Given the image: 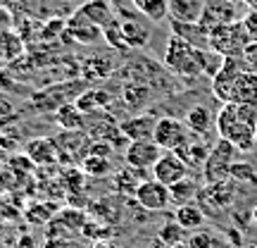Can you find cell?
I'll return each mask as SVG.
<instances>
[{"label": "cell", "instance_id": "1", "mask_svg": "<svg viewBox=\"0 0 257 248\" xmlns=\"http://www.w3.org/2000/svg\"><path fill=\"white\" fill-rule=\"evenodd\" d=\"M210 64V48H195L181 36L172 34L165 48V67L176 76L186 79H198L207 74Z\"/></svg>", "mask_w": 257, "mask_h": 248}, {"label": "cell", "instance_id": "2", "mask_svg": "<svg viewBox=\"0 0 257 248\" xmlns=\"http://www.w3.org/2000/svg\"><path fill=\"white\" fill-rule=\"evenodd\" d=\"M217 134H219V138L231 141L240 153H248V150H252L257 146L255 127L240 122L236 103H224L221 110L217 112Z\"/></svg>", "mask_w": 257, "mask_h": 248}, {"label": "cell", "instance_id": "3", "mask_svg": "<svg viewBox=\"0 0 257 248\" xmlns=\"http://www.w3.org/2000/svg\"><path fill=\"white\" fill-rule=\"evenodd\" d=\"M250 41L252 38H250L243 19L231 22V24H221V27L210 31V50L219 53L221 57H240Z\"/></svg>", "mask_w": 257, "mask_h": 248}, {"label": "cell", "instance_id": "4", "mask_svg": "<svg viewBox=\"0 0 257 248\" xmlns=\"http://www.w3.org/2000/svg\"><path fill=\"white\" fill-rule=\"evenodd\" d=\"M240 150L231 141L226 138H219L214 146L210 148V155L205 160V165H202V177H205V182L212 184V182H224V179H229V172H231V165L236 162V155H238Z\"/></svg>", "mask_w": 257, "mask_h": 248}, {"label": "cell", "instance_id": "5", "mask_svg": "<svg viewBox=\"0 0 257 248\" xmlns=\"http://www.w3.org/2000/svg\"><path fill=\"white\" fill-rule=\"evenodd\" d=\"M153 141L167 153H176L191 143V129L176 117H157Z\"/></svg>", "mask_w": 257, "mask_h": 248}, {"label": "cell", "instance_id": "6", "mask_svg": "<svg viewBox=\"0 0 257 248\" xmlns=\"http://www.w3.org/2000/svg\"><path fill=\"white\" fill-rule=\"evenodd\" d=\"M74 93H76V96L83 93L81 79H79V81H64V84H60V86H50L46 91L34 93V96H31V108L36 112H48V110L57 112L62 105L69 103V98H72Z\"/></svg>", "mask_w": 257, "mask_h": 248}, {"label": "cell", "instance_id": "7", "mask_svg": "<svg viewBox=\"0 0 257 248\" xmlns=\"http://www.w3.org/2000/svg\"><path fill=\"white\" fill-rule=\"evenodd\" d=\"M243 69H248V64L243 57H224L219 72L212 76V93L214 98L221 103H231V91H233V84L240 76Z\"/></svg>", "mask_w": 257, "mask_h": 248}, {"label": "cell", "instance_id": "8", "mask_svg": "<svg viewBox=\"0 0 257 248\" xmlns=\"http://www.w3.org/2000/svg\"><path fill=\"white\" fill-rule=\"evenodd\" d=\"M162 153L165 150L155 141H128V146L124 148V160L128 167H136L141 172H146V170L153 172V167L157 165Z\"/></svg>", "mask_w": 257, "mask_h": 248}, {"label": "cell", "instance_id": "9", "mask_svg": "<svg viewBox=\"0 0 257 248\" xmlns=\"http://www.w3.org/2000/svg\"><path fill=\"white\" fill-rule=\"evenodd\" d=\"M134 198H136V203L141 208H146V210H150V212H160V210H167V208H169L172 191H169L167 184L157 182L155 177H153V179H146L143 184L138 186V191Z\"/></svg>", "mask_w": 257, "mask_h": 248}, {"label": "cell", "instance_id": "10", "mask_svg": "<svg viewBox=\"0 0 257 248\" xmlns=\"http://www.w3.org/2000/svg\"><path fill=\"white\" fill-rule=\"evenodd\" d=\"M238 19H243L238 12V5H233L229 0H205L200 27L212 31L221 24H231V22H238Z\"/></svg>", "mask_w": 257, "mask_h": 248}, {"label": "cell", "instance_id": "11", "mask_svg": "<svg viewBox=\"0 0 257 248\" xmlns=\"http://www.w3.org/2000/svg\"><path fill=\"white\" fill-rule=\"evenodd\" d=\"M188 170L191 167L186 165L181 157L176 155V153H162V157L157 160V165L153 167V177H155L157 182H162L167 186H174L176 182H181L188 177Z\"/></svg>", "mask_w": 257, "mask_h": 248}, {"label": "cell", "instance_id": "12", "mask_svg": "<svg viewBox=\"0 0 257 248\" xmlns=\"http://www.w3.org/2000/svg\"><path fill=\"white\" fill-rule=\"evenodd\" d=\"M200 201L205 205H210L214 210H226L233 198H236V186H233V179H224V182H212L202 189L200 193Z\"/></svg>", "mask_w": 257, "mask_h": 248}, {"label": "cell", "instance_id": "13", "mask_svg": "<svg viewBox=\"0 0 257 248\" xmlns=\"http://www.w3.org/2000/svg\"><path fill=\"white\" fill-rule=\"evenodd\" d=\"M62 38H72L76 43H95L98 38H102V29L98 24H93L88 19L79 15V12H74L72 17L67 19V29H64V36Z\"/></svg>", "mask_w": 257, "mask_h": 248}, {"label": "cell", "instance_id": "14", "mask_svg": "<svg viewBox=\"0 0 257 248\" xmlns=\"http://www.w3.org/2000/svg\"><path fill=\"white\" fill-rule=\"evenodd\" d=\"M57 148L55 138H46V136H38V138H31L27 146H24V155L38 167H48V165H55L57 162Z\"/></svg>", "mask_w": 257, "mask_h": 248}, {"label": "cell", "instance_id": "15", "mask_svg": "<svg viewBox=\"0 0 257 248\" xmlns=\"http://www.w3.org/2000/svg\"><path fill=\"white\" fill-rule=\"evenodd\" d=\"M155 124L157 117H153V115H134V117L119 122V131L128 141H153Z\"/></svg>", "mask_w": 257, "mask_h": 248}, {"label": "cell", "instance_id": "16", "mask_svg": "<svg viewBox=\"0 0 257 248\" xmlns=\"http://www.w3.org/2000/svg\"><path fill=\"white\" fill-rule=\"evenodd\" d=\"M231 103L238 105H257V69H243L233 84Z\"/></svg>", "mask_w": 257, "mask_h": 248}, {"label": "cell", "instance_id": "17", "mask_svg": "<svg viewBox=\"0 0 257 248\" xmlns=\"http://www.w3.org/2000/svg\"><path fill=\"white\" fill-rule=\"evenodd\" d=\"M205 10V0H169V22L198 24Z\"/></svg>", "mask_w": 257, "mask_h": 248}, {"label": "cell", "instance_id": "18", "mask_svg": "<svg viewBox=\"0 0 257 248\" xmlns=\"http://www.w3.org/2000/svg\"><path fill=\"white\" fill-rule=\"evenodd\" d=\"M186 127L191 129L193 134H198V136H205V134H210L212 127H217V115L207 108V105H193L191 110L186 112Z\"/></svg>", "mask_w": 257, "mask_h": 248}, {"label": "cell", "instance_id": "19", "mask_svg": "<svg viewBox=\"0 0 257 248\" xmlns=\"http://www.w3.org/2000/svg\"><path fill=\"white\" fill-rule=\"evenodd\" d=\"M79 15L93 22V24H98V27H107L110 22H114V12H112V5L110 0H86L81 8L76 10Z\"/></svg>", "mask_w": 257, "mask_h": 248}, {"label": "cell", "instance_id": "20", "mask_svg": "<svg viewBox=\"0 0 257 248\" xmlns=\"http://www.w3.org/2000/svg\"><path fill=\"white\" fill-rule=\"evenodd\" d=\"M146 179H143V172L136 170V167H121L114 172L112 177V186H114V191L117 193H124V196H136L138 186L143 184Z\"/></svg>", "mask_w": 257, "mask_h": 248}, {"label": "cell", "instance_id": "21", "mask_svg": "<svg viewBox=\"0 0 257 248\" xmlns=\"http://www.w3.org/2000/svg\"><path fill=\"white\" fill-rule=\"evenodd\" d=\"M114 69V64H112L110 57L105 55H93V57H86L79 67V72H81V79L83 81H98V79H107Z\"/></svg>", "mask_w": 257, "mask_h": 248}, {"label": "cell", "instance_id": "22", "mask_svg": "<svg viewBox=\"0 0 257 248\" xmlns=\"http://www.w3.org/2000/svg\"><path fill=\"white\" fill-rule=\"evenodd\" d=\"M169 27H172V34L181 36L184 41H188L191 46H195V48H210V31H207V29H202L200 22H198V24L169 22Z\"/></svg>", "mask_w": 257, "mask_h": 248}, {"label": "cell", "instance_id": "23", "mask_svg": "<svg viewBox=\"0 0 257 248\" xmlns=\"http://www.w3.org/2000/svg\"><path fill=\"white\" fill-rule=\"evenodd\" d=\"M55 122L62 131H83L86 129V112L76 108V103H67L55 112Z\"/></svg>", "mask_w": 257, "mask_h": 248}, {"label": "cell", "instance_id": "24", "mask_svg": "<svg viewBox=\"0 0 257 248\" xmlns=\"http://www.w3.org/2000/svg\"><path fill=\"white\" fill-rule=\"evenodd\" d=\"M121 29H124V38H126L128 48H143L150 41V27L143 19L136 17L121 19Z\"/></svg>", "mask_w": 257, "mask_h": 248}, {"label": "cell", "instance_id": "25", "mask_svg": "<svg viewBox=\"0 0 257 248\" xmlns=\"http://www.w3.org/2000/svg\"><path fill=\"white\" fill-rule=\"evenodd\" d=\"M174 220L179 222L186 231H195L205 224V212H202V208L195 205V203H184V205H176Z\"/></svg>", "mask_w": 257, "mask_h": 248}, {"label": "cell", "instance_id": "26", "mask_svg": "<svg viewBox=\"0 0 257 248\" xmlns=\"http://www.w3.org/2000/svg\"><path fill=\"white\" fill-rule=\"evenodd\" d=\"M112 101V93L110 91H102V89H88L83 91L79 98H76V108L81 112H100L102 108H107Z\"/></svg>", "mask_w": 257, "mask_h": 248}, {"label": "cell", "instance_id": "27", "mask_svg": "<svg viewBox=\"0 0 257 248\" xmlns=\"http://www.w3.org/2000/svg\"><path fill=\"white\" fill-rule=\"evenodd\" d=\"M131 3L148 22H162L169 17V0H131Z\"/></svg>", "mask_w": 257, "mask_h": 248}, {"label": "cell", "instance_id": "28", "mask_svg": "<svg viewBox=\"0 0 257 248\" xmlns=\"http://www.w3.org/2000/svg\"><path fill=\"white\" fill-rule=\"evenodd\" d=\"M0 50L5 53L8 62H15V60L24 55V38L19 36L17 31H12V29L0 31Z\"/></svg>", "mask_w": 257, "mask_h": 248}, {"label": "cell", "instance_id": "29", "mask_svg": "<svg viewBox=\"0 0 257 248\" xmlns=\"http://www.w3.org/2000/svg\"><path fill=\"white\" fill-rule=\"evenodd\" d=\"M150 101V89L141 81H128L124 84V103L131 110H141L146 103Z\"/></svg>", "mask_w": 257, "mask_h": 248}, {"label": "cell", "instance_id": "30", "mask_svg": "<svg viewBox=\"0 0 257 248\" xmlns=\"http://www.w3.org/2000/svg\"><path fill=\"white\" fill-rule=\"evenodd\" d=\"M169 191H172V203L184 205V203H193V198L200 193V186H198V182H193L191 177H186L181 182H176L174 186H169Z\"/></svg>", "mask_w": 257, "mask_h": 248}, {"label": "cell", "instance_id": "31", "mask_svg": "<svg viewBox=\"0 0 257 248\" xmlns=\"http://www.w3.org/2000/svg\"><path fill=\"white\" fill-rule=\"evenodd\" d=\"M176 155L181 157L188 167H202V165H205V160H207V155H210V148L205 146V143L191 141L186 148L176 150Z\"/></svg>", "mask_w": 257, "mask_h": 248}, {"label": "cell", "instance_id": "32", "mask_svg": "<svg viewBox=\"0 0 257 248\" xmlns=\"http://www.w3.org/2000/svg\"><path fill=\"white\" fill-rule=\"evenodd\" d=\"M110 172H112L110 155L88 153V155L83 157V175H88V177H107Z\"/></svg>", "mask_w": 257, "mask_h": 248}, {"label": "cell", "instance_id": "33", "mask_svg": "<svg viewBox=\"0 0 257 248\" xmlns=\"http://www.w3.org/2000/svg\"><path fill=\"white\" fill-rule=\"evenodd\" d=\"M24 215H27V220L31 222V224H48V222H50L57 215V208L53 205V203H48V201H43V203H31Z\"/></svg>", "mask_w": 257, "mask_h": 248}, {"label": "cell", "instance_id": "34", "mask_svg": "<svg viewBox=\"0 0 257 248\" xmlns=\"http://www.w3.org/2000/svg\"><path fill=\"white\" fill-rule=\"evenodd\" d=\"M229 179H233V182H240V184H257V172H255V167L250 165V162L236 160V162L231 165Z\"/></svg>", "mask_w": 257, "mask_h": 248}, {"label": "cell", "instance_id": "35", "mask_svg": "<svg viewBox=\"0 0 257 248\" xmlns=\"http://www.w3.org/2000/svg\"><path fill=\"white\" fill-rule=\"evenodd\" d=\"M102 38L110 43L112 48H117V50H124L126 46V38H124V29H121V22H110L107 27H102Z\"/></svg>", "mask_w": 257, "mask_h": 248}, {"label": "cell", "instance_id": "36", "mask_svg": "<svg viewBox=\"0 0 257 248\" xmlns=\"http://www.w3.org/2000/svg\"><path fill=\"white\" fill-rule=\"evenodd\" d=\"M184 234H186V229L179 224V222H169V224H165L162 229H160V241L165 243V246H179L181 241H184Z\"/></svg>", "mask_w": 257, "mask_h": 248}, {"label": "cell", "instance_id": "37", "mask_svg": "<svg viewBox=\"0 0 257 248\" xmlns=\"http://www.w3.org/2000/svg\"><path fill=\"white\" fill-rule=\"evenodd\" d=\"M57 217L69 227V229H83V224H86V212L83 210H76V208H64V210L57 212Z\"/></svg>", "mask_w": 257, "mask_h": 248}, {"label": "cell", "instance_id": "38", "mask_svg": "<svg viewBox=\"0 0 257 248\" xmlns=\"http://www.w3.org/2000/svg\"><path fill=\"white\" fill-rule=\"evenodd\" d=\"M64 29H67V19H53V22H48V24H43L41 27V38H46V41H50V38H62L64 36Z\"/></svg>", "mask_w": 257, "mask_h": 248}, {"label": "cell", "instance_id": "39", "mask_svg": "<svg viewBox=\"0 0 257 248\" xmlns=\"http://www.w3.org/2000/svg\"><path fill=\"white\" fill-rule=\"evenodd\" d=\"M15 120H17V110H15V105H12L8 98H3V96H0V129H5Z\"/></svg>", "mask_w": 257, "mask_h": 248}, {"label": "cell", "instance_id": "40", "mask_svg": "<svg viewBox=\"0 0 257 248\" xmlns=\"http://www.w3.org/2000/svg\"><path fill=\"white\" fill-rule=\"evenodd\" d=\"M243 24H245V29H248L250 38L257 41V10H250L248 15L243 17Z\"/></svg>", "mask_w": 257, "mask_h": 248}, {"label": "cell", "instance_id": "41", "mask_svg": "<svg viewBox=\"0 0 257 248\" xmlns=\"http://www.w3.org/2000/svg\"><path fill=\"white\" fill-rule=\"evenodd\" d=\"M188 246H191V248H210L212 246L210 234H195V236H191Z\"/></svg>", "mask_w": 257, "mask_h": 248}, {"label": "cell", "instance_id": "42", "mask_svg": "<svg viewBox=\"0 0 257 248\" xmlns=\"http://www.w3.org/2000/svg\"><path fill=\"white\" fill-rule=\"evenodd\" d=\"M43 248H74V243L67 236H50Z\"/></svg>", "mask_w": 257, "mask_h": 248}, {"label": "cell", "instance_id": "43", "mask_svg": "<svg viewBox=\"0 0 257 248\" xmlns=\"http://www.w3.org/2000/svg\"><path fill=\"white\" fill-rule=\"evenodd\" d=\"M8 29H12V12L0 8V31H8Z\"/></svg>", "mask_w": 257, "mask_h": 248}, {"label": "cell", "instance_id": "44", "mask_svg": "<svg viewBox=\"0 0 257 248\" xmlns=\"http://www.w3.org/2000/svg\"><path fill=\"white\" fill-rule=\"evenodd\" d=\"M93 248H114L112 243H107V241H95V246Z\"/></svg>", "mask_w": 257, "mask_h": 248}, {"label": "cell", "instance_id": "45", "mask_svg": "<svg viewBox=\"0 0 257 248\" xmlns=\"http://www.w3.org/2000/svg\"><path fill=\"white\" fill-rule=\"evenodd\" d=\"M243 5H248L250 10H257V0H243Z\"/></svg>", "mask_w": 257, "mask_h": 248}, {"label": "cell", "instance_id": "46", "mask_svg": "<svg viewBox=\"0 0 257 248\" xmlns=\"http://www.w3.org/2000/svg\"><path fill=\"white\" fill-rule=\"evenodd\" d=\"M5 64H10V62H8V57H5V53H3V50H0V69H3V67H5Z\"/></svg>", "mask_w": 257, "mask_h": 248}, {"label": "cell", "instance_id": "47", "mask_svg": "<svg viewBox=\"0 0 257 248\" xmlns=\"http://www.w3.org/2000/svg\"><path fill=\"white\" fill-rule=\"evenodd\" d=\"M252 222H255V224H257V205H255V208H252Z\"/></svg>", "mask_w": 257, "mask_h": 248}, {"label": "cell", "instance_id": "48", "mask_svg": "<svg viewBox=\"0 0 257 248\" xmlns=\"http://www.w3.org/2000/svg\"><path fill=\"white\" fill-rule=\"evenodd\" d=\"M229 3H233V5H240V3H243V0H229Z\"/></svg>", "mask_w": 257, "mask_h": 248}, {"label": "cell", "instance_id": "49", "mask_svg": "<svg viewBox=\"0 0 257 248\" xmlns=\"http://www.w3.org/2000/svg\"><path fill=\"white\" fill-rule=\"evenodd\" d=\"M255 134H257V124H255Z\"/></svg>", "mask_w": 257, "mask_h": 248}, {"label": "cell", "instance_id": "50", "mask_svg": "<svg viewBox=\"0 0 257 248\" xmlns=\"http://www.w3.org/2000/svg\"><path fill=\"white\" fill-rule=\"evenodd\" d=\"M255 248H257V246H255Z\"/></svg>", "mask_w": 257, "mask_h": 248}]
</instances>
